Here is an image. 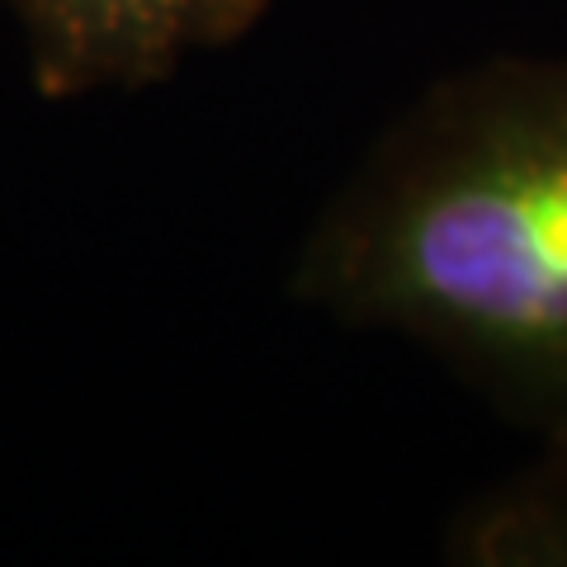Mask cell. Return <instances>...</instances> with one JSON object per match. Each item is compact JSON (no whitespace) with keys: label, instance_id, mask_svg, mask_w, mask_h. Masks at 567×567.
Segmentation results:
<instances>
[{"label":"cell","instance_id":"1","mask_svg":"<svg viewBox=\"0 0 567 567\" xmlns=\"http://www.w3.org/2000/svg\"><path fill=\"white\" fill-rule=\"evenodd\" d=\"M293 293L440 354L502 412L567 421V58L458 66L369 142Z\"/></svg>","mask_w":567,"mask_h":567},{"label":"cell","instance_id":"2","mask_svg":"<svg viewBox=\"0 0 567 567\" xmlns=\"http://www.w3.org/2000/svg\"><path fill=\"white\" fill-rule=\"evenodd\" d=\"M29 81L43 100L133 95L185 62L233 48L270 0H10Z\"/></svg>","mask_w":567,"mask_h":567},{"label":"cell","instance_id":"3","mask_svg":"<svg viewBox=\"0 0 567 567\" xmlns=\"http://www.w3.org/2000/svg\"><path fill=\"white\" fill-rule=\"evenodd\" d=\"M445 554L468 567H567V421L539 454L458 511Z\"/></svg>","mask_w":567,"mask_h":567}]
</instances>
